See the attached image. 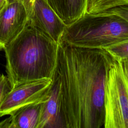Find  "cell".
Returning <instances> with one entry per match:
<instances>
[{
  "label": "cell",
  "mask_w": 128,
  "mask_h": 128,
  "mask_svg": "<svg viewBox=\"0 0 128 128\" xmlns=\"http://www.w3.org/2000/svg\"><path fill=\"white\" fill-rule=\"evenodd\" d=\"M114 60L104 48L78 47L60 42L55 72L66 128L104 126L106 82Z\"/></svg>",
  "instance_id": "obj_1"
},
{
  "label": "cell",
  "mask_w": 128,
  "mask_h": 128,
  "mask_svg": "<svg viewBox=\"0 0 128 128\" xmlns=\"http://www.w3.org/2000/svg\"><path fill=\"white\" fill-rule=\"evenodd\" d=\"M58 48V43L27 22L4 48L7 77L12 89L32 80L52 78Z\"/></svg>",
  "instance_id": "obj_2"
},
{
  "label": "cell",
  "mask_w": 128,
  "mask_h": 128,
  "mask_svg": "<svg viewBox=\"0 0 128 128\" xmlns=\"http://www.w3.org/2000/svg\"><path fill=\"white\" fill-rule=\"evenodd\" d=\"M126 40H128V21L102 12L86 14L66 26L60 40L78 47L104 48Z\"/></svg>",
  "instance_id": "obj_3"
},
{
  "label": "cell",
  "mask_w": 128,
  "mask_h": 128,
  "mask_svg": "<svg viewBox=\"0 0 128 128\" xmlns=\"http://www.w3.org/2000/svg\"><path fill=\"white\" fill-rule=\"evenodd\" d=\"M104 128H128V62L116 60L104 92Z\"/></svg>",
  "instance_id": "obj_4"
},
{
  "label": "cell",
  "mask_w": 128,
  "mask_h": 128,
  "mask_svg": "<svg viewBox=\"0 0 128 128\" xmlns=\"http://www.w3.org/2000/svg\"><path fill=\"white\" fill-rule=\"evenodd\" d=\"M52 82V78H42L12 89L0 104V116L10 115L26 105L46 100Z\"/></svg>",
  "instance_id": "obj_5"
},
{
  "label": "cell",
  "mask_w": 128,
  "mask_h": 128,
  "mask_svg": "<svg viewBox=\"0 0 128 128\" xmlns=\"http://www.w3.org/2000/svg\"><path fill=\"white\" fill-rule=\"evenodd\" d=\"M28 20L26 10L21 3L6 4L0 12V50L23 30Z\"/></svg>",
  "instance_id": "obj_6"
},
{
  "label": "cell",
  "mask_w": 128,
  "mask_h": 128,
  "mask_svg": "<svg viewBox=\"0 0 128 128\" xmlns=\"http://www.w3.org/2000/svg\"><path fill=\"white\" fill-rule=\"evenodd\" d=\"M28 23L58 44L66 26L44 0H36Z\"/></svg>",
  "instance_id": "obj_7"
},
{
  "label": "cell",
  "mask_w": 128,
  "mask_h": 128,
  "mask_svg": "<svg viewBox=\"0 0 128 128\" xmlns=\"http://www.w3.org/2000/svg\"><path fill=\"white\" fill-rule=\"evenodd\" d=\"M48 96L43 102L37 128H66L60 105V83L55 70Z\"/></svg>",
  "instance_id": "obj_8"
},
{
  "label": "cell",
  "mask_w": 128,
  "mask_h": 128,
  "mask_svg": "<svg viewBox=\"0 0 128 128\" xmlns=\"http://www.w3.org/2000/svg\"><path fill=\"white\" fill-rule=\"evenodd\" d=\"M46 100L20 108L10 117L0 122V128H37L42 104Z\"/></svg>",
  "instance_id": "obj_9"
},
{
  "label": "cell",
  "mask_w": 128,
  "mask_h": 128,
  "mask_svg": "<svg viewBox=\"0 0 128 128\" xmlns=\"http://www.w3.org/2000/svg\"><path fill=\"white\" fill-rule=\"evenodd\" d=\"M66 26L83 18L87 0H44Z\"/></svg>",
  "instance_id": "obj_10"
},
{
  "label": "cell",
  "mask_w": 128,
  "mask_h": 128,
  "mask_svg": "<svg viewBox=\"0 0 128 128\" xmlns=\"http://www.w3.org/2000/svg\"><path fill=\"white\" fill-rule=\"evenodd\" d=\"M128 4V0H87L86 14H96Z\"/></svg>",
  "instance_id": "obj_11"
},
{
  "label": "cell",
  "mask_w": 128,
  "mask_h": 128,
  "mask_svg": "<svg viewBox=\"0 0 128 128\" xmlns=\"http://www.w3.org/2000/svg\"><path fill=\"white\" fill-rule=\"evenodd\" d=\"M116 61L122 62L128 60V40L118 42L104 48Z\"/></svg>",
  "instance_id": "obj_12"
},
{
  "label": "cell",
  "mask_w": 128,
  "mask_h": 128,
  "mask_svg": "<svg viewBox=\"0 0 128 128\" xmlns=\"http://www.w3.org/2000/svg\"><path fill=\"white\" fill-rule=\"evenodd\" d=\"M11 90L10 84L7 76L4 74H0V104Z\"/></svg>",
  "instance_id": "obj_13"
},
{
  "label": "cell",
  "mask_w": 128,
  "mask_h": 128,
  "mask_svg": "<svg viewBox=\"0 0 128 128\" xmlns=\"http://www.w3.org/2000/svg\"><path fill=\"white\" fill-rule=\"evenodd\" d=\"M6 3L14 2H18L21 3L24 6L26 10L28 19L32 12L36 0H6Z\"/></svg>",
  "instance_id": "obj_14"
},
{
  "label": "cell",
  "mask_w": 128,
  "mask_h": 128,
  "mask_svg": "<svg viewBox=\"0 0 128 128\" xmlns=\"http://www.w3.org/2000/svg\"><path fill=\"white\" fill-rule=\"evenodd\" d=\"M6 4V0H0V12Z\"/></svg>",
  "instance_id": "obj_15"
}]
</instances>
